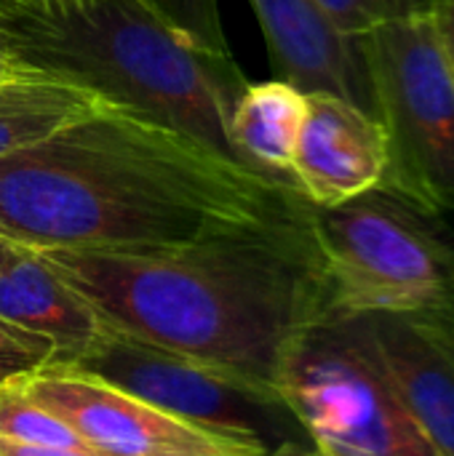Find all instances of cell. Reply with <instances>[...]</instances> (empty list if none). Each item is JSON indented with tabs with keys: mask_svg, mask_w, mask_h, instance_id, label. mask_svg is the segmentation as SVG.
Returning <instances> with one entry per match:
<instances>
[{
	"mask_svg": "<svg viewBox=\"0 0 454 456\" xmlns=\"http://www.w3.org/2000/svg\"><path fill=\"white\" fill-rule=\"evenodd\" d=\"M305 203L292 182L123 104L0 158V238L32 251L179 248Z\"/></svg>",
	"mask_w": 454,
	"mask_h": 456,
	"instance_id": "1",
	"label": "cell"
},
{
	"mask_svg": "<svg viewBox=\"0 0 454 456\" xmlns=\"http://www.w3.org/2000/svg\"><path fill=\"white\" fill-rule=\"evenodd\" d=\"M310 211L179 248L37 254L107 329L276 390L286 345L329 315Z\"/></svg>",
	"mask_w": 454,
	"mask_h": 456,
	"instance_id": "2",
	"label": "cell"
},
{
	"mask_svg": "<svg viewBox=\"0 0 454 456\" xmlns=\"http://www.w3.org/2000/svg\"><path fill=\"white\" fill-rule=\"evenodd\" d=\"M0 48L29 72L86 86L238 160L227 126L249 80L144 0H0Z\"/></svg>",
	"mask_w": 454,
	"mask_h": 456,
	"instance_id": "3",
	"label": "cell"
},
{
	"mask_svg": "<svg viewBox=\"0 0 454 456\" xmlns=\"http://www.w3.org/2000/svg\"><path fill=\"white\" fill-rule=\"evenodd\" d=\"M329 315L454 318V227L391 190L310 211Z\"/></svg>",
	"mask_w": 454,
	"mask_h": 456,
	"instance_id": "4",
	"label": "cell"
},
{
	"mask_svg": "<svg viewBox=\"0 0 454 456\" xmlns=\"http://www.w3.org/2000/svg\"><path fill=\"white\" fill-rule=\"evenodd\" d=\"M276 390L324 456H444L351 315H324L294 334Z\"/></svg>",
	"mask_w": 454,
	"mask_h": 456,
	"instance_id": "5",
	"label": "cell"
},
{
	"mask_svg": "<svg viewBox=\"0 0 454 456\" xmlns=\"http://www.w3.org/2000/svg\"><path fill=\"white\" fill-rule=\"evenodd\" d=\"M391 166L383 190L454 214V80L431 13L383 24L359 37Z\"/></svg>",
	"mask_w": 454,
	"mask_h": 456,
	"instance_id": "6",
	"label": "cell"
},
{
	"mask_svg": "<svg viewBox=\"0 0 454 456\" xmlns=\"http://www.w3.org/2000/svg\"><path fill=\"white\" fill-rule=\"evenodd\" d=\"M70 366L257 454L268 456L281 444L297 441L286 430L297 419L276 390L112 329Z\"/></svg>",
	"mask_w": 454,
	"mask_h": 456,
	"instance_id": "7",
	"label": "cell"
},
{
	"mask_svg": "<svg viewBox=\"0 0 454 456\" xmlns=\"http://www.w3.org/2000/svg\"><path fill=\"white\" fill-rule=\"evenodd\" d=\"M16 385L67 422L96 456H265L193 428L75 366L48 363L16 377Z\"/></svg>",
	"mask_w": 454,
	"mask_h": 456,
	"instance_id": "8",
	"label": "cell"
},
{
	"mask_svg": "<svg viewBox=\"0 0 454 456\" xmlns=\"http://www.w3.org/2000/svg\"><path fill=\"white\" fill-rule=\"evenodd\" d=\"M388 166V136L375 115L326 91L308 94L292 182L310 206L329 208L385 187Z\"/></svg>",
	"mask_w": 454,
	"mask_h": 456,
	"instance_id": "9",
	"label": "cell"
},
{
	"mask_svg": "<svg viewBox=\"0 0 454 456\" xmlns=\"http://www.w3.org/2000/svg\"><path fill=\"white\" fill-rule=\"evenodd\" d=\"M404 406L454 456V318L351 315Z\"/></svg>",
	"mask_w": 454,
	"mask_h": 456,
	"instance_id": "10",
	"label": "cell"
},
{
	"mask_svg": "<svg viewBox=\"0 0 454 456\" xmlns=\"http://www.w3.org/2000/svg\"><path fill=\"white\" fill-rule=\"evenodd\" d=\"M281 80L326 91L377 118L369 67L359 37L345 35L313 0H249Z\"/></svg>",
	"mask_w": 454,
	"mask_h": 456,
	"instance_id": "11",
	"label": "cell"
},
{
	"mask_svg": "<svg viewBox=\"0 0 454 456\" xmlns=\"http://www.w3.org/2000/svg\"><path fill=\"white\" fill-rule=\"evenodd\" d=\"M0 321L48 339L54 363L67 366L91 353L107 331L96 310L32 248L0 267Z\"/></svg>",
	"mask_w": 454,
	"mask_h": 456,
	"instance_id": "12",
	"label": "cell"
},
{
	"mask_svg": "<svg viewBox=\"0 0 454 456\" xmlns=\"http://www.w3.org/2000/svg\"><path fill=\"white\" fill-rule=\"evenodd\" d=\"M305 112L308 94L289 80L246 83L233 104L227 126L235 158L265 176L292 182V160Z\"/></svg>",
	"mask_w": 454,
	"mask_h": 456,
	"instance_id": "13",
	"label": "cell"
},
{
	"mask_svg": "<svg viewBox=\"0 0 454 456\" xmlns=\"http://www.w3.org/2000/svg\"><path fill=\"white\" fill-rule=\"evenodd\" d=\"M115 104L102 94L45 75H16L0 83V158L29 150L62 128Z\"/></svg>",
	"mask_w": 454,
	"mask_h": 456,
	"instance_id": "14",
	"label": "cell"
},
{
	"mask_svg": "<svg viewBox=\"0 0 454 456\" xmlns=\"http://www.w3.org/2000/svg\"><path fill=\"white\" fill-rule=\"evenodd\" d=\"M0 438L32 446L86 449V444L72 433L67 422H62L54 411L32 401L16 385V377L0 382Z\"/></svg>",
	"mask_w": 454,
	"mask_h": 456,
	"instance_id": "15",
	"label": "cell"
},
{
	"mask_svg": "<svg viewBox=\"0 0 454 456\" xmlns=\"http://www.w3.org/2000/svg\"><path fill=\"white\" fill-rule=\"evenodd\" d=\"M163 21H169L187 40L219 59H233L222 27L219 0H144Z\"/></svg>",
	"mask_w": 454,
	"mask_h": 456,
	"instance_id": "16",
	"label": "cell"
},
{
	"mask_svg": "<svg viewBox=\"0 0 454 456\" xmlns=\"http://www.w3.org/2000/svg\"><path fill=\"white\" fill-rule=\"evenodd\" d=\"M337 29L361 37L383 24L428 11L433 0H313Z\"/></svg>",
	"mask_w": 454,
	"mask_h": 456,
	"instance_id": "17",
	"label": "cell"
},
{
	"mask_svg": "<svg viewBox=\"0 0 454 456\" xmlns=\"http://www.w3.org/2000/svg\"><path fill=\"white\" fill-rule=\"evenodd\" d=\"M54 345L43 337L21 331L0 321V382L29 374L40 366L54 363Z\"/></svg>",
	"mask_w": 454,
	"mask_h": 456,
	"instance_id": "18",
	"label": "cell"
},
{
	"mask_svg": "<svg viewBox=\"0 0 454 456\" xmlns=\"http://www.w3.org/2000/svg\"><path fill=\"white\" fill-rule=\"evenodd\" d=\"M428 13H431L436 40L442 45V53L447 59V67L454 80V0H433Z\"/></svg>",
	"mask_w": 454,
	"mask_h": 456,
	"instance_id": "19",
	"label": "cell"
},
{
	"mask_svg": "<svg viewBox=\"0 0 454 456\" xmlns=\"http://www.w3.org/2000/svg\"><path fill=\"white\" fill-rule=\"evenodd\" d=\"M0 456H96L86 449H59V446H32L0 438Z\"/></svg>",
	"mask_w": 454,
	"mask_h": 456,
	"instance_id": "20",
	"label": "cell"
},
{
	"mask_svg": "<svg viewBox=\"0 0 454 456\" xmlns=\"http://www.w3.org/2000/svg\"><path fill=\"white\" fill-rule=\"evenodd\" d=\"M268 456H324L313 444H302V441H289L281 444L278 449H273Z\"/></svg>",
	"mask_w": 454,
	"mask_h": 456,
	"instance_id": "21",
	"label": "cell"
},
{
	"mask_svg": "<svg viewBox=\"0 0 454 456\" xmlns=\"http://www.w3.org/2000/svg\"><path fill=\"white\" fill-rule=\"evenodd\" d=\"M16 75H37V72H29L24 67H19L3 48H0V77H16Z\"/></svg>",
	"mask_w": 454,
	"mask_h": 456,
	"instance_id": "22",
	"label": "cell"
},
{
	"mask_svg": "<svg viewBox=\"0 0 454 456\" xmlns=\"http://www.w3.org/2000/svg\"><path fill=\"white\" fill-rule=\"evenodd\" d=\"M19 251H21V246H16V243H11V240L0 238V267H5L11 259H16V256H19Z\"/></svg>",
	"mask_w": 454,
	"mask_h": 456,
	"instance_id": "23",
	"label": "cell"
},
{
	"mask_svg": "<svg viewBox=\"0 0 454 456\" xmlns=\"http://www.w3.org/2000/svg\"><path fill=\"white\" fill-rule=\"evenodd\" d=\"M3 80H8V77H0V83H3Z\"/></svg>",
	"mask_w": 454,
	"mask_h": 456,
	"instance_id": "24",
	"label": "cell"
}]
</instances>
